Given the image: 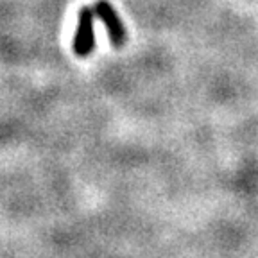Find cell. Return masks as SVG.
Listing matches in <instances>:
<instances>
[{"label":"cell","instance_id":"cell-2","mask_svg":"<svg viewBox=\"0 0 258 258\" xmlns=\"http://www.w3.org/2000/svg\"><path fill=\"white\" fill-rule=\"evenodd\" d=\"M93 11H95L97 18H101L104 22L113 47H122L125 43V29L120 18H118L117 11L113 9V6L109 4L108 0H99L95 8H93Z\"/></svg>","mask_w":258,"mask_h":258},{"label":"cell","instance_id":"cell-1","mask_svg":"<svg viewBox=\"0 0 258 258\" xmlns=\"http://www.w3.org/2000/svg\"><path fill=\"white\" fill-rule=\"evenodd\" d=\"M93 16L95 11L90 8H83L79 11V25H77L76 38H74V52L85 57L95 47V32H93Z\"/></svg>","mask_w":258,"mask_h":258}]
</instances>
